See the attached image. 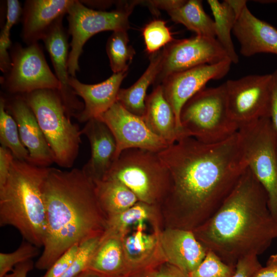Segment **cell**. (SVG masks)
<instances>
[{
    "instance_id": "6da1fadb",
    "label": "cell",
    "mask_w": 277,
    "mask_h": 277,
    "mask_svg": "<svg viewBox=\"0 0 277 277\" xmlns=\"http://www.w3.org/2000/svg\"><path fill=\"white\" fill-rule=\"evenodd\" d=\"M158 155L170 175L169 190L161 206L166 227L193 230L205 223L248 167L239 131L214 144L184 136Z\"/></svg>"
},
{
    "instance_id": "cb8c5ba5",
    "label": "cell",
    "mask_w": 277,
    "mask_h": 277,
    "mask_svg": "<svg viewBox=\"0 0 277 277\" xmlns=\"http://www.w3.org/2000/svg\"><path fill=\"white\" fill-rule=\"evenodd\" d=\"M88 270L104 277H128L122 237L103 234Z\"/></svg>"
},
{
    "instance_id": "9a60e30c",
    "label": "cell",
    "mask_w": 277,
    "mask_h": 277,
    "mask_svg": "<svg viewBox=\"0 0 277 277\" xmlns=\"http://www.w3.org/2000/svg\"><path fill=\"white\" fill-rule=\"evenodd\" d=\"M6 101L7 110L15 120L21 141L29 153V163L49 167L54 163L51 150L32 110L21 95Z\"/></svg>"
},
{
    "instance_id": "ee69618b",
    "label": "cell",
    "mask_w": 277,
    "mask_h": 277,
    "mask_svg": "<svg viewBox=\"0 0 277 277\" xmlns=\"http://www.w3.org/2000/svg\"><path fill=\"white\" fill-rule=\"evenodd\" d=\"M186 1L173 0V1H147L148 6L153 8V9H160L169 12L175 9L182 6Z\"/></svg>"
},
{
    "instance_id": "ffe728a7",
    "label": "cell",
    "mask_w": 277,
    "mask_h": 277,
    "mask_svg": "<svg viewBox=\"0 0 277 277\" xmlns=\"http://www.w3.org/2000/svg\"><path fill=\"white\" fill-rule=\"evenodd\" d=\"M74 0H27L22 15V40L27 45L43 39L55 22L68 13Z\"/></svg>"
},
{
    "instance_id": "603a6c76",
    "label": "cell",
    "mask_w": 277,
    "mask_h": 277,
    "mask_svg": "<svg viewBox=\"0 0 277 277\" xmlns=\"http://www.w3.org/2000/svg\"><path fill=\"white\" fill-rule=\"evenodd\" d=\"M143 118L149 129L169 145L185 136L177 125L173 110L163 93L162 86H156L147 95Z\"/></svg>"
},
{
    "instance_id": "4dcf8cb0",
    "label": "cell",
    "mask_w": 277,
    "mask_h": 277,
    "mask_svg": "<svg viewBox=\"0 0 277 277\" xmlns=\"http://www.w3.org/2000/svg\"><path fill=\"white\" fill-rule=\"evenodd\" d=\"M126 30L113 32L106 44V52L113 73L128 71L135 54Z\"/></svg>"
},
{
    "instance_id": "4fadbf2b",
    "label": "cell",
    "mask_w": 277,
    "mask_h": 277,
    "mask_svg": "<svg viewBox=\"0 0 277 277\" xmlns=\"http://www.w3.org/2000/svg\"><path fill=\"white\" fill-rule=\"evenodd\" d=\"M97 118L107 126L115 138L114 161L128 149L138 148L158 153L169 145L149 129L143 117L130 112L117 101Z\"/></svg>"
},
{
    "instance_id": "7a4b0ae2",
    "label": "cell",
    "mask_w": 277,
    "mask_h": 277,
    "mask_svg": "<svg viewBox=\"0 0 277 277\" xmlns=\"http://www.w3.org/2000/svg\"><path fill=\"white\" fill-rule=\"evenodd\" d=\"M208 250L235 266L241 258L264 253L277 238V221L267 194L248 167L216 212L192 230Z\"/></svg>"
},
{
    "instance_id": "f35d334b",
    "label": "cell",
    "mask_w": 277,
    "mask_h": 277,
    "mask_svg": "<svg viewBox=\"0 0 277 277\" xmlns=\"http://www.w3.org/2000/svg\"><path fill=\"white\" fill-rule=\"evenodd\" d=\"M142 277H189V274L164 262L145 273Z\"/></svg>"
},
{
    "instance_id": "ba28073f",
    "label": "cell",
    "mask_w": 277,
    "mask_h": 277,
    "mask_svg": "<svg viewBox=\"0 0 277 277\" xmlns=\"http://www.w3.org/2000/svg\"><path fill=\"white\" fill-rule=\"evenodd\" d=\"M248 167L265 190L269 209L277 221V136L269 117L239 129Z\"/></svg>"
},
{
    "instance_id": "836d02e7",
    "label": "cell",
    "mask_w": 277,
    "mask_h": 277,
    "mask_svg": "<svg viewBox=\"0 0 277 277\" xmlns=\"http://www.w3.org/2000/svg\"><path fill=\"white\" fill-rule=\"evenodd\" d=\"M39 248L23 240L19 246L10 253H0V277H4L18 264L32 260L39 254Z\"/></svg>"
},
{
    "instance_id": "f6af8a7d",
    "label": "cell",
    "mask_w": 277,
    "mask_h": 277,
    "mask_svg": "<svg viewBox=\"0 0 277 277\" xmlns=\"http://www.w3.org/2000/svg\"><path fill=\"white\" fill-rule=\"evenodd\" d=\"M34 267L32 260H30L16 265L10 273L4 277H27L28 273Z\"/></svg>"
},
{
    "instance_id": "e575fe53",
    "label": "cell",
    "mask_w": 277,
    "mask_h": 277,
    "mask_svg": "<svg viewBox=\"0 0 277 277\" xmlns=\"http://www.w3.org/2000/svg\"><path fill=\"white\" fill-rule=\"evenodd\" d=\"M102 236L90 238L80 244L75 258L62 277H75L88 269L91 260L100 243Z\"/></svg>"
},
{
    "instance_id": "277c9868",
    "label": "cell",
    "mask_w": 277,
    "mask_h": 277,
    "mask_svg": "<svg viewBox=\"0 0 277 277\" xmlns=\"http://www.w3.org/2000/svg\"><path fill=\"white\" fill-rule=\"evenodd\" d=\"M49 168L14 158L0 186V226H13L23 240L38 248L45 236L43 187Z\"/></svg>"
},
{
    "instance_id": "8fae6325",
    "label": "cell",
    "mask_w": 277,
    "mask_h": 277,
    "mask_svg": "<svg viewBox=\"0 0 277 277\" xmlns=\"http://www.w3.org/2000/svg\"><path fill=\"white\" fill-rule=\"evenodd\" d=\"M272 81L271 73L249 75L224 83L228 113L239 129L269 117Z\"/></svg>"
},
{
    "instance_id": "7402d4cb",
    "label": "cell",
    "mask_w": 277,
    "mask_h": 277,
    "mask_svg": "<svg viewBox=\"0 0 277 277\" xmlns=\"http://www.w3.org/2000/svg\"><path fill=\"white\" fill-rule=\"evenodd\" d=\"M88 138L91 156L82 169L93 180H103L115 159L116 144L107 126L98 118L88 121L81 130Z\"/></svg>"
},
{
    "instance_id": "7bdbcfd3",
    "label": "cell",
    "mask_w": 277,
    "mask_h": 277,
    "mask_svg": "<svg viewBox=\"0 0 277 277\" xmlns=\"http://www.w3.org/2000/svg\"><path fill=\"white\" fill-rule=\"evenodd\" d=\"M252 277H277V254L271 255L265 266L259 268Z\"/></svg>"
},
{
    "instance_id": "60d3db41",
    "label": "cell",
    "mask_w": 277,
    "mask_h": 277,
    "mask_svg": "<svg viewBox=\"0 0 277 277\" xmlns=\"http://www.w3.org/2000/svg\"><path fill=\"white\" fill-rule=\"evenodd\" d=\"M272 75L273 81L269 119L273 130L277 136V70Z\"/></svg>"
},
{
    "instance_id": "bcb514c9",
    "label": "cell",
    "mask_w": 277,
    "mask_h": 277,
    "mask_svg": "<svg viewBox=\"0 0 277 277\" xmlns=\"http://www.w3.org/2000/svg\"><path fill=\"white\" fill-rule=\"evenodd\" d=\"M234 12L236 19L241 14L243 9L247 6V1L245 0H226Z\"/></svg>"
},
{
    "instance_id": "5bb4252c",
    "label": "cell",
    "mask_w": 277,
    "mask_h": 277,
    "mask_svg": "<svg viewBox=\"0 0 277 277\" xmlns=\"http://www.w3.org/2000/svg\"><path fill=\"white\" fill-rule=\"evenodd\" d=\"M231 64L230 60L227 59L215 64L199 66L171 74L161 83L165 97L173 110L180 130L183 131L180 113L185 104L204 88L209 81L225 76Z\"/></svg>"
},
{
    "instance_id": "f546056e",
    "label": "cell",
    "mask_w": 277,
    "mask_h": 277,
    "mask_svg": "<svg viewBox=\"0 0 277 277\" xmlns=\"http://www.w3.org/2000/svg\"><path fill=\"white\" fill-rule=\"evenodd\" d=\"M0 142L9 149L15 159L29 162V153L22 143L17 123L7 110L6 98L0 97Z\"/></svg>"
},
{
    "instance_id": "f1b7e54d",
    "label": "cell",
    "mask_w": 277,
    "mask_h": 277,
    "mask_svg": "<svg viewBox=\"0 0 277 277\" xmlns=\"http://www.w3.org/2000/svg\"><path fill=\"white\" fill-rule=\"evenodd\" d=\"M207 3L214 17L216 40L225 51L231 63L238 64L239 58L231 36L236 16L226 0L222 3L217 0H208Z\"/></svg>"
},
{
    "instance_id": "2e32d148",
    "label": "cell",
    "mask_w": 277,
    "mask_h": 277,
    "mask_svg": "<svg viewBox=\"0 0 277 277\" xmlns=\"http://www.w3.org/2000/svg\"><path fill=\"white\" fill-rule=\"evenodd\" d=\"M162 230L150 233L146 231V227H137L122 237L128 277H142L151 269L166 262L159 241Z\"/></svg>"
},
{
    "instance_id": "7dc6e473",
    "label": "cell",
    "mask_w": 277,
    "mask_h": 277,
    "mask_svg": "<svg viewBox=\"0 0 277 277\" xmlns=\"http://www.w3.org/2000/svg\"><path fill=\"white\" fill-rule=\"evenodd\" d=\"M75 277H104L90 270H86Z\"/></svg>"
},
{
    "instance_id": "484cf974",
    "label": "cell",
    "mask_w": 277,
    "mask_h": 277,
    "mask_svg": "<svg viewBox=\"0 0 277 277\" xmlns=\"http://www.w3.org/2000/svg\"><path fill=\"white\" fill-rule=\"evenodd\" d=\"M163 55V50L151 54L149 66L138 80L130 87L120 89L117 102L130 112L142 117L144 115L146 92L160 71Z\"/></svg>"
},
{
    "instance_id": "5b68a950",
    "label": "cell",
    "mask_w": 277,
    "mask_h": 277,
    "mask_svg": "<svg viewBox=\"0 0 277 277\" xmlns=\"http://www.w3.org/2000/svg\"><path fill=\"white\" fill-rule=\"evenodd\" d=\"M37 119L58 166L71 168L82 143L81 130L70 120L58 90L42 89L21 95Z\"/></svg>"
},
{
    "instance_id": "44dd1931",
    "label": "cell",
    "mask_w": 277,
    "mask_h": 277,
    "mask_svg": "<svg viewBox=\"0 0 277 277\" xmlns=\"http://www.w3.org/2000/svg\"><path fill=\"white\" fill-rule=\"evenodd\" d=\"M232 33L246 57L261 53L277 55V29L256 17L246 6L238 17Z\"/></svg>"
},
{
    "instance_id": "8992f818",
    "label": "cell",
    "mask_w": 277,
    "mask_h": 277,
    "mask_svg": "<svg viewBox=\"0 0 277 277\" xmlns=\"http://www.w3.org/2000/svg\"><path fill=\"white\" fill-rule=\"evenodd\" d=\"M104 179L118 181L139 201L160 207L170 188L169 171L158 153L138 148L122 151Z\"/></svg>"
},
{
    "instance_id": "83f0119b",
    "label": "cell",
    "mask_w": 277,
    "mask_h": 277,
    "mask_svg": "<svg viewBox=\"0 0 277 277\" xmlns=\"http://www.w3.org/2000/svg\"><path fill=\"white\" fill-rule=\"evenodd\" d=\"M167 13L172 21L182 24L196 35L216 38L214 21L204 11L202 1H186L181 7Z\"/></svg>"
},
{
    "instance_id": "52a82bcc",
    "label": "cell",
    "mask_w": 277,
    "mask_h": 277,
    "mask_svg": "<svg viewBox=\"0 0 277 277\" xmlns=\"http://www.w3.org/2000/svg\"><path fill=\"white\" fill-rule=\"evenodd\" d=\"M180 122L185 136L207 144L224 141L239 131L230 117L225 83L204 88L183 106Z\"/></svg>"
},
{
    "instance_id": "4316f807",
    "label": "cell",
    "mask_w": 277,
    "mask_h": 277,
    "mask_svg": "<svg viewBox=\"0 0 277 277\" xmlns=\"http://www.w3.org/2000/svg\"><path fill=\"white\" fill-rule=\"evenodd\" d=\"M95 191L107 219L133 206L138 200L124 184L114 180H94Z\"/></svg>"
},
{
    "instance_id": "74e56055",
    "label": "cell",
    "mask_w": 277,
    "mask_h": 277,
    "mask_svg": "<svg viewBox=\"0 0 277 277\" xmlns=\"http://www.w3.org/2000/svg\"><path fill=\"white\" fill-rule=\"evenodd\" d=\"M258 255H249L240 259L235 265V269L232 277H252L262 266Z\"/></svg>"
},
{
    "instance_id": "ac0fdd59",
    "label": "cell",
    "mask_w": 277,
    "mask_h": 277,
    "mask_svg": "<svg viewBox=\"0 0 277 277\" xmlns=\"http://www.w3.org/2000/svg\"><path fill=\"white\" fill-rule=\"evenodd\" d=\"M63 18L55 22L42 40L61 85L58 91L69 114L75 117L83 110L84 105L78 100L69 83V44L68 34L62 23Z\"/></svg>"
},
{
    "instance_id": "e0dca14e",
    "label": "cell",
    "mask_w": 277,
    "mask_h": 277,
    "mask_svg": "<svg viewBox=\"0 0 277 277\" xmlns=\"http://www.w3.org/2000/svg\"><path fill=\"white\" fill-rule=\"evenodd\" d=\"M159 241L166 261L188 274L199 266L208 251L190 230L166 227L160 231Z\"/></svg>"
},
{
    "instance_id": "ab89813d",
    "label": "cell",
    "mask_w": 277,
    "mask_h": 277,
    "mask_svg": "<svg viewBox=\"0 0 277 277\" xmlns=\"http://www.w3.org/2000/svg\"><path fill=\"white\" fill-rule=\"evenodd\" d=\"M14 157L8 148L0 147V186L6 181Z\"/></svg>"
},
{
    "instance_id": "d590c367",
    "label": "cell",
    "mask_w": 277,
    "mask_h": 277,
    "mask_svg": "<svg viewBox=\"0 0 277 277\" xmlns=\"http://www.w3.org/2000/svg\"><path fill=\"white\" fill-rule=\"evenodd\" d=\"M80 245H74L68 249L47 270L43 277H62L72 263Z\"/></svg>"
},
{
    "instance_id": "d6a6232c",
    "label": "cell",
    "mask_w": 277,
    "mask_h": 277,
    "mask_svg": "<svg viewBox=\"0 0 277 277\" xmlns=\"http://www.w3.org/2000/svg\"><path fill=\"white\" fill-rule=\"evenodd\" d=\"M235 266L222 260L215 253L208 250L199 266L189 274V277H232Z\"/></svg>"
},
{
    "instance_id": "9c48e42d",
    "label": "cell",
    "mask_w": 277,
    "mask_h": 277,
    "mask_svg": "<svg viewBox=\"0 0 277 277\" xmlns=\"http://www.w3.org/2000/svg\"><path fill=\"white\" fill-rule=\"evenodd\" d=\"M135 2L111 11L95 10L80 1L74 0L68 11L70 44L68 67L71 76L79 71L78 60L86 42L95 34L106 31L126 30L129 28V16Z\"/></svg>"
},
{
    "instance_id": "30bf717a",
    "label": "cell",
    "mask_w": 277,
    "mask_h": 277,
    "mask_svg": "<svg viewBox=\"0 0 277 277\" xmlns=\"http://www.w3.org/2000/svg\"><path fill=\"white\" fill-rule=\"evenodd\" d=\"M10 55L11 67L1 80L8 92L23 95L42 89L60 90V82L38 43L26 47L16 44L11 48Z\"/></svg>"
},
{
    "instance_id": "d4e9b609",
    "label": "cell",
    "mask_w": 277,
    "mask_h": 277,
    "mask_svg": "<svg viewBox=\"0 0 277 277\" xmlns=\"http://www.w3.org/2000/svg\"><path fill=\"white\" fill-rule=\"evenodd\" d=\"M161 207L138 201L132 207L107 218L104 235L122 237L130 229L150 225L161 228Z\"/></svg>"
},
{
    "instance_id": "b9f144b4",
    "label": "cell",
    "mask_w": 277,
    "mask_h": 277,
    "mask_svg": "<svg viewBox=\"0 0 277 277\" xmlns=\"http://www.w3.org/2000/svg\"><path fill=\"white\" fill-rule=\"evenodd\" d=\"M11 44L10 38L0 37V69L5 74L8 72L11 66V57L8 50Z\"/></svg>"
},
{
    "instance_id": "d6986e66",
    "label": "cell",
    "mask_w": 277,
    "mask_h": 277,
    "mask_svg": "<svg viewBox=\"0 0 277 277\" xmlns=\"http://www.w3.org/2000/svg\"><path fill=\"white\" fill-rule=\"evenodd\" d=\"M127 71L113 73L103 82L95 84H86L75 77L70 76L69 83L76 96L83 98V110L75 117L81 123L98 117L117 101L120 86Z\"/></svg>"
},
{
    "instance_id": "3957f363",
    "label": "cell",
    "mask_w": 277,
    "mask_h": 277,
    "mask_svg": "<svg viewBox=\"0 0 277 277\" xmlns=\"http://www.w3.org/2000/svg\"><path fill=\"white\" fill-rule=\"evenodd\" d=\"M43 194L46 231L43 250L34 266L47 270L74 245L104 233L107 217L92 180L81 169L49 168Z\"/></svg>"
},
{
    "instance_id": "7c38bea8",
    "label": "cell",
    "mask_w": 277,
    "mask_h": 277,
    "mask_svg": "<svg viewBox=\"0 0 277 277\" xmlns=\"http://www.w3.org/2000/svg\"><path fill=\"white\" fill-rule=\"evenodd\" d=\"M163 52L161 69L153 84L154 87L174 73L229 59L216 38L197 35L174 40L164 48Z\"/></svg>"
},
{
    "instance_id": "8d00e7d4",
    "label": "cell",
    "mask_w": 277,
    "mask_h": 277,
    "mask_svg": "<svg viewBox=\"0 0 277 277\" xmlns=\"http://www.w3.org/2000/svg\"><path fill=\"white\" fill-rule=\"evenodd\" d=\"M6 19L1 30L0 37L10 38V31L19 18H21L23 8L17 0H7L6 1Z\"/></svg>"
},
{
    "instance_id": "1f68e13d",
    "label": "cell",
    "mask_w": 277,
    "mask_h": 277,
    "mask_svg": "<svg viewBox=\"0 0 277 277\" xmlns=\"http://www.w3.org/2000/svg\"><path fill=\"white\" fill-rule=\"evenodd\" d=\"M147 53L152 54L170 44L175 39L166 22L154 19L146 25L142 31Z\"/></svg>"
}]
</instances>
